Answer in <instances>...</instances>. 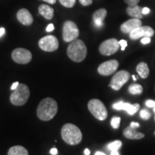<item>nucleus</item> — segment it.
Returning a JSON list of instances; mask_svg holds the SVG:
<instances>
[{
    "mask_svg": "<svg viewBox=\"0 0 155 155\" xmlns=\"http://www.w3.org/2000/svg\"><path fill=\"white\" fill-rule=\"evenodd\" d=\"M58 104L52 98H46L40 102L37 108V116L40 120L48 121L53 119L57 114Z\"/></svg>",
    "mask_w": 155,
    "mask_h": 155,
    "instance_id": "1",
    "label": "nucleus"
},
{
    "mask_svg": "<svg viewBox=\"0 0 155 155\" xmlns=\"http://www.w3.org/2000/svg\"><path fill=\"white\" fill-rule=\"evenodd\" d=\"M88 110L93 116L100 121H104L108 116V111L105 105L100 100L94 98L89 101L88 104Z\"/></svg>",
    "mask_w": 155,
    "mask_h": 155,
    "instance_id": "5",
    "label": "nucleus"
},
{
    "mask_svg": "<svg viewBox=\"0 0 155 155\" xmlns=\"http://www.w3.org/2000/svg\"><path fill=\"white\" fill-rule=\"evenodd\" d=\"M62 139L70 145H77L82 141L83 135L78 127L73 124H65L61 129Z\"/></svg>",
    "mask_w": 155,
    "mask_h": 155,
    "instance_id": "3",
    "label": "nucleus"
},
{
    "mask_svg": "<svg viewBox=\"0 0 155 155\" xmlns=\"http://www.w3.org/2000/svg\"><path fill=\"white\" fill-rule=\"evenodd\" d=\"M42 1L46 2H48L49 4H51V5H53V4H55L56 2V1H57V0H42Z\"/></svg>",
    "mask_w": 155,
    "mask_h": 155,
    "instance_id": "37",
    "label": "nucleus"
},
{
    "mask_svg": "<svg viewBox=\"0 0 155 155\" xmlns=\"http://www.w3.org/2000/svg\"><path fill=\"white\" fill-rule=\"evenodd\" d=\"M142 7H139L138 5H129L127 8V13L129 16L136 19H141L144 17L142 13Z\"/></svg>",
    "mask_w": 155,
    "mask_h": 155,
    "instance_id": "18",
    "label": "nucleus"
},
{
    "mask_svg": "<svg viewBox=\"0 0 155 155\" xmlns=\"http://www.w3.org/2000/svg\"><path fill=\"white\" fill-rule=\"evenodd\" d=\"M119 62L116 60L104 62L98 66V72L101 75L107 76V75H110L115 73V71L119 68Z\"/></svg>",
    "mask_w": 155,
    "mask_h": 155,
    "instance_id": "11",
    "label": "nucleus"
},
{
    "mask_svg": "<svg viewBox=\"0 0 155 155\" xmlns=\"http://www.w3.org/2000/svg\"><path fill=\"white\" fill-rule=\"evenodd\" d=\"M50 154L53 155L58 154V150L56 148H53L50 150Z\"/></svg>",
    "mask_w": 155,
    "mask_h": 155,
    "instance_id": "35",
    "label": "nucleus"
},
{
    "mask_svg": "<svg viewBox=\"0 0 155 155\" xmlns=\"http://www.w3.org/2000/svg\"><path fill=\"white\" fill-rule=\"evenodd\" d=\"M121 145H122V142L121 141L116 140V141H113V142L110 143V144H108V149L111 151H114V150L117 151L120 147H121Z\"/></svg>",
    "mask_w": 155,
    "mask_h": 155,
    "instance_id": "23",
    "label": "nucleus"
},
{
    "mask_svg": "<svg viewBox=\"0 0 155 155\" xmlns=\"http://www.w3.org/2000/svg\"><path fill=\"white\" fill-rule=\"evenodd\" d=\"M120 122H121V118L119 117V116H114L111 121V127L115 129H118L119 127Z\"/></svg>",
    "mask_w": 155,
    "mask_h": 155,
    "instance_id": "25",
    "label": "nucleus"
},
{
    "mask_svg": "<svg viewBox=\"0 0 155 155\" xmlns=\"http://www.w3.org/2000/svg\"><path fill=\"white\" fill-rule=\"evenodd\" d=\"M90 151H89V150L88 149H86V150H85V151H84V154H86V155H89L90 154Z\"/></svg>",
    "mask_w": 155,
    "mask_h": 155,
    "instance_id": "39",
    "label": "nucleus"
},
{
    "mask_svg": "<svg viewBox=\"0 0 155 155\" xmlns=\"http://www.w3.org/2000/svg\"><path fill=\"white\" fill-rule=\"evenodd\" d=\"M150 12V9L147 7H143L142 9V13L143 15H148Z\"/></svg>",
    "mask_w": 155,
    "mask_h": 155,
    "instance_id": "33",
    "label": "nucleus"
},
{
    "mask_svg": "<svg viewBox=\"0 0 155 155\" xmlns=\"http://www.w3.org/2000/svg\"><path fill=\"white\" fill-rule=\"evenodd\" d=\"M7 155H29V152L24 147L17 145L9 149Z\"/></svg>",
    "mask_w": 155,
    "mask_h": 155,
    "instance_id": "21",
    "label": "nucleus"
},
{
    "mask_svg": "<svg viewBox=\"0 0 155 155\" xmlns=\"http://www.w3.org/2000/svg\"><path fill=\"white\" fill-rule=\"evenodd\" d=\"M154 134H155V132H154Z\"/></svg>",
    "mask_w": 155,
    "mask_h": 155,
    "instance_id": "44",
    "label": "nucleus"
},
{
    "mask_svg": "<svg viewBox=\"0 0 155 155\" xmlns=\"http://www.w3.org/2000/svg\"><path fill=\"white\" fill-rule=\"evenodd\" d=\"M95 155H106L104 154V153L103 152H96V154H95Z\"/></svg>",
    "mask_w": 155,
    "mask_h": 155,
    "instance_id": "41",
    "label": "nucleus"
},
{
    "mask_svg": "<svg viewBox=\"0 0 155 155\" xmlns=\"http://www.w3.org/2000/svg\"><path fill=\"white\" fill-rule=\"evenodd\" d=\"M38 12L44 18L46 19H51L54 15V9L50 6L46 5H41L39 6Z\"/></svg>",
    "mask_w": 155,
    "mask_h": 155,
    "instance_id": "19",
    "label": "nucleus"
},
{
    "mask_svg": "<svg viewBox=\"0 0 155 155\" xmlns=\"http://www.w3.org/2000/svg\"><path fill=\"white\" fill-rule=\"evenodd\" d=\"M140 26H141V21L140 19L133 18L124 22L120 27V29L123 33L129 34L131 31Z\"/></svg>",
    "mask_w": 155,
    "mask_h": 155,
    "instance_id": "14",
    "label": "nucleus"
},
{
    "mask_svg": "<svg viewBox=\"0 0 155 155\" xmlns=\"http://www.w3.org/2000/svg\"><path fill=\"white\" fill-rule=\"evenodd\" d=\"M111 155H119V152H117L116 150H114V151H112L111 152Z\"/></svg>",
    "mask_w": 155,
    "mask_h": 155,
    "instance_id": "40",
    "label": "nucleus"
},
{
    "mask_svg": "<svg viewBox=\"0 0 155 155\" xmlns=\"http://www.w3.org/2000/svg\"><path fill=\"white\" fill-rule=\"evenodd\" d=\"M140 116L142 119L148 120L150 118L151 114L146 109H143L140 111Z\"/></svg>",
    "mask_w": 155,
    "mask_h": 155,
    "instance_id": "26",
    "label": "nucleus"
},
{
    "mask_svg": "<svg viewBox=\"0 0 155 155\" xmlns=\"http://www.w3.org/2000/svg\"><path fill=\"white\" fill-rule=\"evenodd\" d=\"M59 2L63 6L68 8H72L75 5L76 0H59Z\"/></svg>",
    "mask_w": 155,
    "mask_h": 155,
    "instance_id": "24",
    "label": "nucleus"
},
{
    "mask_svg": "<svg viewBox=\"0 0 155 155\" xmlns=\"http://www.w3.org/2000/svg\"><path fill=\"white\" fill-rule=\"evenodd\" d=\"M132 78H133V80L134 81H137V78H136V77H135V75H132Z\"/></svg>",
    "mask_w": 155,
    "mask_h": 155,
    "instance_id": "42",
    "label": "nucleus"
},
{
    "mask_svg": "<svg viewBox=\"0 0 155 155\" xmlns=\"http://www.w3.org/2000/svg\"><path fill=\"white\" fill-rule=\"evenodd\" d=\"M5 33V28H0V37L2 36Z\"/></svg>",
    "mask_w": 155,
    "mask_h": 155,
    "instance_id": "38",
    "label": "nucleus"
},
{
    "mask_svg": "<svg viewBox=\"0 0 155 155\" xmlns=\"http://www.w3.org/2000/svg\"><path fill=\"white\" fill-rule=\"evenodd\" d=\"M145 104H146L147 106H148V107L150 108H154L155 106V101L153 100H147V101L145 102Z\"/></svg>",
    "mask_w": 155,
    "mask_h": 155,
    "instance_id": "30",
    "label": "nucleus"
},
{
    "mask_svg": "<svg viewBox=\"0 0 155 155\" xmlns=\"http://www.w3.org/2000/svg\"><path fill=\"white\" fill-rule=\"evenodd\" d=\"M120 45L116 38H111L104 41L99 46V52L103 55L109 56L116 53L119 49Z\"/></svg>",
    "mask_w": 155,
    "mask_h": 155,
    "instance_id": "7",
    "label": "nucleus"
},
{
    "mask_svg": "<svg viewBox=\"0 0 155 155\" xmlns=\"http://www.w3.org/2000/svg\"><path fill=\"white\" fill-rule=\"evenodd\" d=\"M113 108L116 110H124L127 111L129 115H134L139 111L140 106L139 104H135L131 105L128 103H124L123 101H119L113 105Z\"/></svg>",
    "mask_w": 155,
    "mask_h": 155,
    "instance_id": "13",
    "label": "nucleus"
},
{
    "mask_svg": "<svg viewBox=\"0 0 155 155\" xmlns=\"http://www.w3.org/2000/svg\"><path fill=\"white\" fill-rule=\"evenodd\" d=\"M17 18L21 24L30 26L33 22V17L31 13L26 9H21L17 12Z\"/></svg>",
    "mask_w": 155,
    "mask_h": 155,
    "instance_id": "15",
    "label": "nucleus"
},
{
    "mask_svg": "<svg viewBox=\"0 0 155 155\" xmlns=\"http://www.w3.org/2000/svg\"><path fill=\"white\" fill-rule=\"evenodd\" d=\"M79 36V30L72 21H66L63 26V38L66 42H71Z\"/></svg>",
    "mask_w": 155,
    "mask_h": 155,
    "instance_id": "6",
    "label": "nucleus"
},
{
    "mask_svg": "<svg viewBox=\"0 0 155 155\" xmlns=\"http://www.w3.org/2000/svg\"><path fill=\"white\" fill-rule=\"evenodd\" d=\"M130 74L127 71H119L114 75L110 83V87L115 91H119L129 81Z\"/></svg>",
    "mask_w": 155,
    "mask_h": 155,
    "instance_id": "10",
    "label": "nucleus"
},
{
    "mask_svg": "<svg viewBox=\"0 0 155 155\" xmlns=\"http://www.w3.org/2000/svg\"><path fill=\"white\" fill-rule=\"evenodd\" d=\"M19 84V82H17V81H16V82H15V83L12 84V86H11V90H12V91L15 90V89L17 88V87L18 86Z\"/></svg>",
    "mask_w": 155,
    "mask_h": 155,
    "instance_id": "34",
    "label": "nucleus"
},
{
    "mask_svg": "<svg viewBox=\"0 0 155 155\" xmlns=\"http://www.w3.org/2000/svg\"><path fill=\"white\" fill-rule=\"evenodd\" d=\"M119 43L121 48V50H123L124 51L127 46V42L124 40H121L120 41H119Z\"/></svg>",
    "mask_w": 155,
    "mask_h": 155,
    "instance_id": "29",
    "label": "nucleus"
},
{
    "mask_svg": "<svg viewBox=\"0 0 155 155\" xmlns=\"http://www.w3.org/2000/svg\"><path fill=\"white\" fill-rule=\"evenodd\" d=\"M79 2L83 6H88L93 3V0H79Z\"/></svg>",
    "mask_w": 155,
    "mask_h": 155,
    "instance_id": "27",
    "label": "nucleus"
},
{
    "mask_svg": "<svg viewBox=\"0 0 155 155\" xmlns=\"http://www.w3.org/2000/svg\"><path fill=\"white\" fill-rule=\"evenodd\" d=\"M123 134L126 138L129 139H140L144 138V134L143 133L139 132L135 129V128L128 127L123 131Z\"/></svg>",
    "mask_w": 155,
    "mask_h": 155,
    "instance_id": "17",
    "label": "nucleus"
},
{
    "mask_svg": "<svg viewBox=\"0 0 155 155\" xmlns=\"http://www.w3.org/2000/svg\"><path fill=\"white\" fill-rule=\"evenodd\" d=\"M130 127H133V128L139 127V123H137V122H131Z\"/></svg>",
    "mask_w": 155,
    "mask_h": 155,
    "instance_id": "36",
    "label": "nucleus"
},
{
    "mask_svg": "<svg viewBox=\"0 0 155 155\" xmlns=\"http://www.w3.org/2000/svg\"><path fill=\"white\" fill-rule=\"evenodd\" d=\"M137 71L140 75L141 78H147L150 74V69L146 63L141 62L139 63L137 66Z\"/></svg>",
    "mask_w": 155,
    "mask_h": 155,
    "instance_id": "20",
    "label": "nucleus"
},
{
    "mask_svg": "<svg viewBox=\"0 0 155 155\" xmlns=\"http://www.w3.org/2000/svg\"><path fill=\"white\" fill-rule=\"evenodd\" d=\"M67 55L71 61L76 63L84 61L87 55V48L84 42L78 39L71 42L68 46Z\"/></svg>",
    "mask_w": 155,
    "mask_h": 155,
    "instance_id": "2",
    "label": "nucleus"
},
{
    "mask_svg": "<svg viewBox=\"0 0 155 155\" xmlns=\"http://www.w3.org/2000/svg\"><path fill=\"white\" fill-rule=\"evenodd\" d=\"M154 35V30L149 26H140L134 29L129 33V37L131 40H137L140 38L149 37L151 38Z\"/></svg>",
    "mask_w": 155,
    "mask_h": 155,
    "instance_id": "12",
    "label": "nucleus"
},
{
    "mask_svg": "<svg viewBox=\"0 0 155 155\" xmlns=\"http://www.w3.org/2000/svg\"><path fill=\"white\" fill-rule=\"evenodd\" d=\"M53 30H54V25L53 24L48 25L47 28H46V31H47L48 32H52V31H53Z\"/></svg>",
    "mask_w": 155,
    "mask_h": 155,
    "instance_id": "32",
    "label": "nucleus"
},
{
    "mask_svg": "<svg viewBox=\"0 0 155 155\" xmlns=\"http://www.w3.org/2000/svg\"><path fill=\"white\" fill-rule=\"evenodd\" d=\"M40 48L45 52H53L58 50L59 47V42L56 37L48 35L40 39L38 42Z\"/></svg>",
    "mask_w": 155,
    "mask_h": 155,
    "instance_id": "9",
    "label": "nucleus"
},
{
    "mask_svg": "<svg viewBox=\"0 0 155 155\" xmlns=\"http://www.w3.org/2000/svg\"><path fill=\"white\" fill-rule=\"evenodd\" d=\"M140 0H124V2L129 5H138Z\"/></svg>",
    "mask_w": 155,
    "mask_h": 155,
    "instance_id": "28",
    "label": "nucleus"
},
{
    "mask_svg": "<svg viewBox=\"0 0 155 155\" xmlns=\"http://www.w3.org/2000/svg\"><path fill=\"white\" fill-rule=\"evenodd\" d=\"M154 113H155V106H154Z\"/></svg>",
    "mask_w": 155,
    "mask_h": 155,
    "instance_id": "43",
    "label": "nucleus"
},
{
    "mask_svg": "<svg viewBox=\"0 0 155 155\" xmlns=\"http://www.w3.org/2000/svg\"><path fill=\"white\" fill-rule=\"evenodd\" d=\"M32 53L30 50L25 48H16L12 53V58L18 64H28L32 61Z\"/></svg>",
    "mask_w": 155,
    "mask_h": 155,
    "instance_id": "8",
    "label": "nucleus"
},
{
    "mask_svg": "<svg viewBox=\"0 0 155 155\" xmlns=\"http://www.w3.org/2000/svg\"><path fill=\"white\" fill-rule=\"evenodd\" d=\"M30 89L27 85L19 83L18 86L11 94L10 101L15 106H23L30 97Z\"/></svg>",
    "mask_w": 155,
    "mask_h": 155,
    "instance_id": "4",
    "label": "nucleus"
},
{
    "mask_svg": "<svg viewBox=\"0 0 155 155\" xmlns=\"http://www.w3.org/2000/svg\"><path fill=\"white\" fill-rule=\"evenodd\" d=\"M107 15V11L106 9L101 8L96 10L93 15V20L97 28H101L104 25V20Z\"/></svg>",
    "mask_w": 155,
    "mask_h": 155,
    "instance_id": "16",
    "label": "nucleus"
},
{
    "mask_svg": "<svg viewBox=\"0 0 155 155\" xmlns=\"http://www.w3.org/2000/svg\"><path fill=\"white\" fill-rule=\"evenodd\" d=\"M129 91L131 94L133 95L141 94L143 91V88L141 85L137 84V83H134V84L131 85V86L129 87Z\"/></svg>",
    "mask_w": 155,
    "mask_h": 155,
    "instance_id": "22",
    "label": "nucleus"
},
{
    "mask_svg": "<svg viewBox=\"0 0 155 155\" xmlns=\"http://www.w3.org/2000/svg\"><path fill=\"white\" fill-rule=\"evenodd\" d=\"M141 43L144 44V45L148 44L151 42V39H150V38H149V37H144V38H142V39H141Z\"/></svg>",
    "mask_w": 155,
    "mask_h": 155,
    "instance_id": "31",
    "label": "nucleus"
}]
</instances>
